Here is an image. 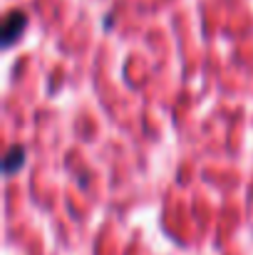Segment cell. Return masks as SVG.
Listing matches in <instances>:
<instances>
[{
    "instance_id": "obj_1",
    "label": "cell",
    "mask_w": 253,
    "mask_h": 255,
    "mask_svg": "<svg viewBox=\"0 0 253 255\" xmlns=\"http://www.w3.org/2000/svg\"><path fill=\"white\" fill-rule=\"evenodd\" d=\"M27 27V15L22 10H12L2 20V47H12Z\"/></svg>"
},
{
    "instance_id": "obj_2",
    "label": "cell",
    "mask_w": 253,
    "mask_h": 255,
    "mask_svg": "<svg viewBox=\"0 0 253 255\" xmlns=\"http://www.w3.org/2000/svg\"><path fill=\"white\" fill-rule=\"evenodd\" d=\"M25 166V146H10L7 154H5V161H2V169L7 176H12L15 171H20Z\"/></svg>"
}]
</instances>
